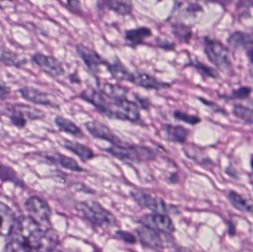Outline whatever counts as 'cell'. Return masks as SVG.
<instances>
[{"label":"cell","instance_id":"obj_2","mask_svg":"<svg viewBox=\"0 0 253 252\" xmlns=\"http://www.w3.org/2000/svg\"><path fill=\"white\" fill-rule=\"evenodd\" d=\"M97 111L111 119L136 123L141 118L139 107L135 102L127 99L112 100L105 97Z\"/></svg>","mask_w":253,"mask_h":252},{"label":"cell","instance_id":"obj_42","mask_svg":"<svg viewBox=\"0 0 253 252\" xmlns=\"http://www.w3.org/2000/svg\"><path fill=\"white\" fill-rule=\"evenodd\" d=\"M7 90L5 88V87H3L1 84H0V94L4 95L7 93Z\"/></svg>","mask_w":253,"mask_h":252},{"label":"cell","instance_id":"obj_37","mask_svg":"<svg viewBox=\"0 0 253 252\" xmlns=\"http://www.w3.org/2000/svg\"><path fill=\"white\" fill-rule=\"evenodd\" d=\"M156 43L158 47L167 50H173L175 47V43L168 41V40L161 39L159 38H156Z\"/></svg>","mask_w":253,"mask_h":252},{"label":"cell","instance_id":"obj_13","mask_svg":"<svg viewBox=\"0 0 253 252\" xmlns=\"http://www.w3.org/2000/svg\"><path fill=\"white\" fill-rule=\"evenodd\" d=\"M129 82L147 90H159L169 87L168 83L159 81L147 72H132Z\"/></svg>","mask_w":253,"mask_h":252},{"label":"cell","instance_id":"obj_29","mask_svg":"<svg viewBox=\"0 0 253 252\" xmlns=\"http://www.w3.org/2000/svg\"><path fill=\"white\" fill-rule=\"evenodd\" d=\"M15 108L19 112H22L25 117H28L29 119L38 120L44 118V113L42 111L37 108H32L31 106H28L25 105H13Z\"/></svg>","mask_w":253,"mask_h":252},{"label":"cell","instance_id":"obj_5","mask_svg":"<svg viewBox=\"0 0 253 252\" xmlns=\"http://www.w3.org/2000/svg\"><path fill=\"white\" fill-rule=\"evenodd\" d=\"M80 211L87 220L96 226L115 225V217L99 203L93 201H84L80 204Z\"/></svg>","mask_w":253,"mask_h":252},{"label":"cell","instance_id":"obj_16","mask_svg":"<svg viewBox=\"0 0 253 252\" xmlns=\"http://www.w3.org/2000/svg\"><path fill=\"white\" fill-rule=\"evenodd\" d=\"M153 32L150 28L145 26L127 30L125 33V38L126 44L132 47H136L143 44L149 37L151 36Z\"/></svg>","mask_w":253,"mask_h":252},{"label":"cell","instance_id":"obj_4","mask_svg":"<svg viewBox=\"0 0 253 252\" xmlns=\"http://www.w3.org/2000/svg\"><path fill=\"white\" fill-rule=\"evenodd\" d=\"M204 50L211 63L221 71H230L231 58L229 49L221 41L209 37L204 38Z\"/></svg>","mask_w":253,"mask_h":252},{"label":"cell","instance_id":"obj_28","mask_svg":"<svg viewBox=\"0 0 253 252\" xmlns=\"http://www.w3.org/2000/svg\"><path fill=\"white\" fill-rule=\"evenodd\" d=\"M171 29L174 36L182 42L188 43L193 35L190 27L182 22H174L171 25Z\"/></svg>","mask_w":253,"mask_h":252},{"label":"cell","instance_id":"obj_27","mask_svg":"<svg viewBox=\"0 0 253 252\" xmlns=\"http://www.w3.org/2000/svg\"><path fill=\"white\" fill-rule=\"evenodd\" d=\"M227 197H228L230 204L236 210L244 212V213H253V204H251L249 200L244 198L240 194L235 192V191H230L228 192Z\"/></svg>","mask_w":253,"mask_h":252},{"label":"cell","instance_id":"obj_10","mask_svg":"<svg viewBox=\"0 0 253 252\" xmlns=\"http://www.w3.org/2000/svg\"><path fill=\"white\" fill-rule=\"evenodd\" d=\"M132 198L138 205L148 209L157 214L168 213L169 208L163 199L148 192L141 191H132L131 192Z\"/></svg>","mask_w":253,"mask_h":252},{"label":"cell","instance_id":"obj_3","mask_svg":"<svg viewBox=\"0 0 253 252\" xmlns=\"http://www.w3.org/2000/svg\"><path fill=\"white\" fill-rule=\"evenodd\" d=\"M105 151L114 158L127 163H141L152 161L156 158L155 152L150 148L128 143L121 146H109Z\"/></svg>","mask_w":253,"mask_h":252},{"label":"cell","instance_id":"obj_15","mask_svg":"<svg viewBox=\"0 0 253 252\" xmlns=\"http://www.w3.org/2000/svg\"><path fill=\"white\" fill-rule=\"evenodd\" d=\"M98 91L102 93L104 96L112 100H120L127 99V88L118 84L99 81L97 84Z\"/></svg>","mask_w":253,"mask_h":252},{"label":"cell","instance_id":"obj_11","mask_svg":"<svg viewBox=\"0 0 253 252\" xmlns=\"http://www.w3.org/2000/svg\"><path fill=\"white\" fill-rule=\"evenodd\" d=\"M140 223L144 227L156 231L159 233L172 234L175 231L170 217L164 214L146 215L140 219Z\"/></svg>","mask_w":253,"mask_h":252},{"label":"cell","instance_id":"obj_33","mask_svg":"<svg viewBox=\"0 0 253 252\" xmlns=\"http://www.w3.org/2000/svg\"><path fill=\"white\" fill-rule=\"evenodd\" d=\"M173 116L175 119L187 123L190 125H196L202 121L200 117L197 116V115H190V114L180 110L174 111Z\"/></svg>","mask_w":253,"mask_h":252},{"label":"cell","instance_id":"obj_20","mask_svg":"<svg viewBox=\"0 0 253 252\" xmlns=\"http://www.w3.org/2000/svg\"><path fill=\"white\" fill-rule=\"evenodd\" d=\"M65 149L75 154L83 161H87L94 158L93 151L86 145L79 143L77 142L66 140L64 143Z\"/></svg>","mask_w":253,"mask_h":252},{"label":"cell","instance_id":"obj_36","mask_svg":"<svg viewBox=\"0 0 253 252\" xmlns=\"http://www.w3.org/2000/svg\"><path fill=\"white\" fill-rule=\"evenodd\" d=\"M60 3L74 14L79 16L83 13V7H82L81 2L80 1H60Z\"/></svg>","mask_w":253,"mask_h":252},{"label":"cell","instance_id":"obj_24","mask_svg":"<svg viewBox=\"0 0 253 252\" xmlns=\"http://www.w3.org/2000/svg\"><path fill=\"white\" fill-rule=\"evenodd\" d=\"M45 158L50 162L59 164L63 168L71 170V171L81 172L83 170V169L79 165L78 163L75 160L70 158V157L62 155V154L56 153L52 154V155H46Z\"/></svg>","mask_w":253,"mask_h":252},{"label":"cell","instance_id":"obj_30","mask_svg":"<svg viewBox=\"0 0 253 252\" xmlns=\"http://www.w3.org/2000/svg\"><path fill=\"white\" fill-rule=\"evenodd\" d=\"M235 116L247 124H253V109L242 105H236L233 109Z\"/></svg>","mask_w":253,"mask_h":252},{"label":"cell","instance_id":"obj_23","mask_svg":"<svg viewBox=\"0 0 253 252\" xmlns=\"http://www.w3.org/2000/svg\"><path fill=\"white\" fill-rule=\"evenodd\" d=\"M178 5H175V11H179L184 19H196L204 10L200 4L196 2H178Z\"/></svg>","mask_w":253,"mask_h":252},{"label":"cell","instance_id":"obj_22","mask_svg":"<svg viewBox=\"0 0 253 252\" xmlns=\"http://www.w3.org/2000/svg\"><path fill=\"white\" fill-rule=\"evenodd\" d=\"M54 121L60 131L68 133V134L75 136V137H84V133L82 131L81 128L71 120L65 118V117L60 116V115H57L55 118Z\"/></svg>","mask_w":253,"mask_h":252},{"label":"cell","instance_id":"obj_26","mask_svg":"<svg viewBox=\"0 0 253 252\" xmlns=\"http://www.w3.org/2000/svg\"><path fill=\"white\" fill-rule=\"evenodd\" d=\"M228 43L232 47L237 49L243 48L248 50L253 47L252 37L249 34L240 31L231 34L228 38Z\"/></svg>","mask_w":253,"mask_h":252},{"label":"cell","instance_id":"obj_40","mask_svg":"<svg viewBox=\"0 0 253 252\" xmlns=\"http://www.w3.org/2000/svg\"><path fill=\"white\" fill-rule=\"evenodd\" d=\"M69 79L71 82L73 83H79L80 82V79L79 77L77 76V74L73 73L69 75Z\"/></svg>","mask_w":253,"mask_h":252},{"label":"cell","instance_id":"obj_17","mask_svg":"<svg viewBox=\"0 0 253 252\" xmlns=\"http://www.w3.org/2000/svg\"><path fill=\"white\" fill-rule=\"evenodd\" d=\"M97 7L99 9H108L122 16H128L132 13V3L126 0H108L99 1Z\"/></svg>","mask_w":253,"mask_h":252},{"label":"cell","instance_id":"obj_14","mask_svg":"<svg viewBox=\"0 0 253 252\" xmlns=\"http://www.w3.org/2000/svg\"><path fill=\"white\" fill-rule=\"evenodd\" d=\"M162 136L169 142L184 144L188 138L190 131L183 126L164 124L162 125Z\"/></svg>","mask_w":253,"mask_h":252},{"label":"cell","instance_id":"obj_19","mask_svg":"<svg viewBox=\"0 0 253 252\" xmlns=\"http://www.w3.org/2000/svg\"><path fill=\"white\" fill-rule=\"evenodd\" d=\"M137 234L141 242L145 245L155 248L163 247V240L161 237L160 233L156 231L143 226L137 230Z\"/></svg>","mask_w":253,"mask_h":252},{"label":"cell","instance_id":"obj_8","mask_svg":"<svg viewBox=\"0 0 253 252\" xmlns=\"http://www.w3.org/2000/svg\"><path fill=\"white\" fill-rule=\"evenodd\" d=\"M31 60L42 71L50 76L59 77L65 73L63 65L54 56L37 53L33 55Z\"/></svg>","mask_w":253,"mask_h":252},{"label":"cell","instance_id":"obj_41","mask_svg":"<svg viewBox=\"0 0 253 252\" xmlns=\"http://www.w3.org/2000/svg\"><path fill=\"white\" fill-rule=\"evenodd\" d=\"M247 51H248V58H249L250 61H251V63L253 65V47L247 50Z\"/></svg>","mask_w":253,"mask_h":252},{"label":"cell","instance_id":"obj_1","mask_svg":"<svg viewBox=\"0 0 253 252\" xmlns=\"http://www.w3.org/2000/svg\"><path fill=\"white\" fill-rule=\"evenodd\" d=\"M45 233L31 217H19L10 234L7 252H41Z\"/></svg>","mask_w":253,"mask_h":252},{"label":"cell","instance_id":"obj_9","mask_svg":"<svg viewBox=\"0 0 253 252\" xmlns=\"http://www.w3.org/2000/svg\"><path fill=\"white\" fill-rule=\"evenodd\" d=\"M19 93L24 99L35 105L48 106L53 108H59L58 101L54 96L35 87L25 86L19 89Z\"/></svg>","mask_w":253,"mask_h":252},{"label":"cell","instance_id":"obj_7","mask_svg":"<svg viewBox=\"0 0 253 252\" xmlns=\"http://www.w3.org/2000/svg\"><path fill=\"white\" fill-rule=\"evenodd\" d=\"M84 126L92 136L96 139L107 141L112 146H121L126 144L108 126L100 121H87L84 123Z\"/></svg>","mask_w":253,"mask_h":252},{"label":"cell","instance_id":"obj_34","mask_svg":"<svg viewBox=\"0 0 253 252\" xmlns=\"http://www.w3.org/2000/svg\"><path fill=\"white\" fill-rule=\"evenodd\" d=\"M252 93V88L250 87H242L237 90H233L231 94L228 96H221V98L230 100H236V99H245L248 98Z\"/></svg>","mask_w":253,"mask_h":252},{"label":"cell","instance_id":"obj_12","mask_svg":"<svg viewBox=\"0 0 253 252\" xmlns=\"http://www.w3.org/2000/svg\"><path fill=\"white\" fill-rule=\"evenodd\" d=\"M76 50L80 59L84 65L92 72H99V68L102 65L106 66L108 62L104 60L103 58L93 49L87 47L83 44H78L76 46Z\"/></svg>","mask_w":253,"mask_h":252},{"label":"cell","instance_id":"obj_44","mask_svg":"<svg viewBox=\"0 0 253 252\" xmlns=\"http://www.w3.org/2000/svg\"><path fill=\"white\" fill-rule=\"evenodd\" d=\"M251 167H252V169L253 170V155L252 158H251Z\"/></svg>","mask_w":253,"mask_h":252},{"label":"cell","instance_id":"obj_18","mask_svg":"<svg viewBox=\"0 0 253 252\" xmlns=\"http://www.w3.org/2000/svg\"><path fill=\"white\" fill-rule=\"evenodd\" d=\"M15 223L13 211L5 204L0 203V235H10Z\"/></svg>","mask_w":253,"mask_h":252},{"label":"cell","instance_id":"obj_35","mask_svg":"<svg viewBox=\"0 0 253 252\" xmlns=\"http://www.w3.org/2000/svg\"><path fill=\"white\" fill-rule=\"evenodd\" d=\"M0 179L3 180H10L15 183H18L19 181L17 175L14 170L2 164H0Z\"/></svg>","mask_w":253,"mask_h":252},{"label":"cell","instance_id":"obj_21","mask_svg":"<svg viewBox=\"0 0 253 252\" xmlns=\"http://www.w3.org/2000/svg\"><path fill=\"white\" fill-rule=\"evenodd\" d=\"M107 69L111 75L119 81H130L132 76V72L126 68V65H123L119 59L114 61L113 63L108 62L106 65Z\"/></svg>","mask_w":253,"mask_h":252},{"label":"cell","instance_id":"obj_38","mask_svg":"<svg viewBox=\"0 0 253 252\" xmlns=\"http://www.w3.org/2000/svg\"><path fill=\"white\" fill-rule=\"evenodd\" d=\"M117 235L121 238V239H123V241H126V243H128V244H135V241H136V239H135V237H134L133 235H131L129 232L120 231V232H117Z\"/></svg>","mask_w":253,"mask_h":252},{"label":"cell","instance_id":"obj_39","mask_svg":"<svg viewBox=\"0 0 253 252\" xmlns=\"http://www.w3.org/2000/svg\"><path fill=\"white\" fill-rule=\"evenodd\" d=\"M135 100H136V102L135 103L138 105V106L139 108H142V109H148L150 106V102H149L148 99H145V98H141L139 96H135Z\"/></svg>","mask_w":253,"mask_h":252},{"label":"cell","instance_id":"obj_25","mask_svg":"<svg viewBox=\"0 0 253 252\" xmlns=\"http://www.w3.org/2000/svg\"><path fill=\"white\" fill-rule=\"evenodd\" d=\"M26 62L25 58L21 57L17 53L6 47H0V63L5 66L19 68L25 65Z\"/></svg>","mask_w":253,"mask_h":252},{"label":"cell","instance_id":"obj_32","mask_svg":"<svg viewBox=\"0 0 253 252\" xmlns=\"http://www.w3.org/2000/svg\"><path fill=\"white\" fill-rule=\"evenodd\" d=\"M10 109V121L11 124L18 128H23L26 126L27 119L25 118V115L16 109L14 107L11 106Z\"/></svg>","mask_w":253,"mask_h":252},{"label":"cell","instance_id":"obj_43","mask_svg":"<svg viewBox=\"0 0 253 252\" xmlns=\"http://www.w3.org/2000/svg\"><path fill=\"white\" fill-rule=\"evenodd\" d=\"M176 252H193L190 251V250H187V249L179 248L176 250Z\"/></svg>","mask_w":253,"mask_h":252},{"label":"cell","instance_id":"obj_31","mask_svg":"<svg viewBox=\"0 0 253 252\" xmlns=\"http://www.w3.org/2000/svg\"><path fill=\"white\" fill-rule=\"evenodd\" d=\"M190 66L193 67L195 69L197 70L198 72L204 77H208V78H218L219 77L217 72H215V70L207 65H204L202 62L199 61H193L190 62Z\"/></svg>","mask_w":253,"mask_h":252},{"label":"cell","instance_id":"obj_6","mask_svg":"<svg viewBox=\"0 0 253 252\" xmlns=\"http://www.w3.org/2000/svg\"><path fill=\"white\" fill-rule=\"evenodd\" d=\"M29 216L34 222L47 232L50 229V209L47 203L37 197L30 198L25 204Z\"/></svg>","mask_w":253,"mask_h":252}]
</instances>
